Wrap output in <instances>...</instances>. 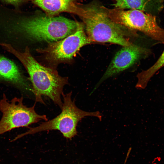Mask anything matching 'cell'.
I'll list each match as a JSON object with an SVG mask.
<instances>
[{"label":"cell","mask_w":164,"mask_h":164,"mask_svg":"<svg viewBox=\"0 0 164 164\" xmlns=\"http://www.w3.org/2000/svg\"><path fill=\"white\" fill-rule=\"evenodd\" d=\"M108 16L113 21L131 30H138L152 40L164 43V29L158 25L155 15L136 9L125 10L109 9L102 5Z\"/></svg>","instance_id":"277c9868"},{"label":"cell","mask_w":164,"mask_h":164,"mask_svg":"<svg viewBox=\"0 0 164 164\" xmlns=\"http://www.w3.org/2000/svg\"><path fill=\"white\" fill-rule=\"evenodd\" d=\"M84 28V23L78 22L74 33L60 40L49 43L46 47L36 50L44 55L48 62L54 64L70 61L81 47L91 43Z\"/></svg>","instance_id":"8992f818"},{"label":"cell","mask_w":164,"mask_h":164,"mask_svg":"<svg viewBox=\"0 0 164 164\" xmlns=\"http://www.w3.org/2000/svg\"><path fill=\"white\" fill-rule=\"evenodd\" d=\"M116 8L136 9L157 14L163 7V0H113Z\"/></svg>","instance_id":"30bf717a"},{"label":"cell","mask_w":164,"mask_h":164,"mask_svg":"<svg viewBox=\"0 0 164 164\" xmlns=\"http://www.w3.org/2000/svg\"><path fill=\"white\" fill-rule=\"evenodd\" d=\"M29 81L19 65L0 54V82L11 84L26 92H32Z\"/></svg>","instance_id":"ba28073f"},{"label":"cell","mask_w":164,"mask_h":164,"mask_svg":"<svg viewBox=\"0 0 164 164\" xmlns=\"http://www.w3.org/2000/svg\"><path fill=\"white\" fill-rule=\"evenodd\" d=\"M83 20L86 35L92 43H110L122 46L133 44L129 38L135 32L115 23L107 15L102 5L96 2L82 5Z\"/></svg>","instance_id":"7a4b0ae2"},{"label":"cell","mask_w":164,"mask_h":164,"mask_svg":"<svg viewBox=\"0 0 164 164\" xmlns=\"http://www.w3.org/2000/svg\"><path fill=\"white\" fill-rule=\"evenodd\" d=\"M41 8L49 17H54L60 13L66 12L81 16L82 0H30Z\"/></svg>","instance_id":"9c48e42d"},{"label":"cell","mask_w":164,"mask_h":164,"mask_svg":"<svg viewBox=\"0 0 164 164\" xmlns=\"http://www.w3.org/2000/svg\"><path fill=\"white\" fill-rule=\"evenodd\" d=\"M151 52L150 49L134 44L129 46H123L115 54L93 92L104 81L129 68L140 59L148 56Z\"/></svg>","instance_id":"52a82bcc"},{"label":"cell","mask_w":164,"mask_h":164,"mask_svg":"<svg viewBox=\"0 0 164 164\" xmlns=\"http://www.w3.org/2000/svg\"><path fill=\"white\" fill-rule=\"evenodd\" d=\"M3 2L12 5L15 9H19V6L27 2L29 0H1Z\"/></svg>","instance_id":"7c38bea8"},{"label":"cell","mask_w":164,"mask_h":164,"mask_svg":"<svg viewBox=\"0 0 164 164\" xmlns=\"http://www.w3.org/2000/svg\"><path fill=\"white\" fill-rule=\"evenodd\" d=\"M164 66V49L155 63L148 69L138 73L136 77L138 81L135 85L136 89H145L150 79L155 73Z\"/></svg>","instance_id":"8fae6325"},{"label":"cell","mask_w":164,"mask_h":164,"mask_svg":"<svg viewBox=\"0 0 164 164\" xmlns=\"http://www.w3.org/2000/svg\"><path fill=\"white\" fill-rule=\"evenodd\" d=\"M22 96L16 97L10 101L5 94L0 100V111L2 116L0 121V135L12 129L21 127L29 128V125L42 120H48L45 115L38 114L35 109V104L28 107L23 103Z\"/></svg>","instance_id":"5b68a950"},{"label":"cell","mask_w":164,"mask_h":164,"mask_svg":"<svg viewBox=\"0 0 164 164\" xmlns=\"http://www.w3.org/2000/svg\"><path fill=\"white\" fill-rule=\"evenodd\" d=\"M72 92L62 94L63 98V107L60 113L53 118L42 122L33 128L29 127L26 132L18 135L13 139L15 141L28 135L38 132L52 130L59 131L63 137L71 139L77 135V126L78 122L86 116L97 117L100 121L102 116L98 111L87 112L78 108L71 99Z\"/></svg>","instance_id":"3957f363"},{"label":"cell","mask_w":164,"mask_h":164,"mask_svg":"<svg viewBox=\"0 0 164 164\" xmlns=\"http://www.w3.org/2000/svg\"><path fill=\"white\" fill-rule=\"evenodd\" d=\"M0 45L3 50L15 56L26 70L32 84V92L35 96V103L39 102L44 104L42 98L44 96L50 98L61 109L63 102L61 96L64 86L68 84V77L61 76L55 70L39 63L32 56L28 47L21 52L9 45Z\"/></svg>","instance_id":"6da1fadb"}]
</instances>
